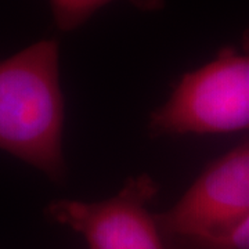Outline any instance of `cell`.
Segmentation results:
<instances>
[{"label":"cell","instance_id":"1","mask_svg":"<svg viewBox=\"0 0 249 249\" xmlns=\"http://www.w3.org/2000/svg\"><path fill=\"white\" fill-rule=\"evenodd\" d=\"M62 133L58 42L39 40L0 60V150L61 181Z\"/></svg>","mask_w":249,"mask_h":249},{"label":"cell","instance_id":"2","mask_svg":"<svg viewBox=\"0 0 249 249\" xmlns=\"http://www.w3.org/2000/svg\"><path fill=\"white\" fill-rule=\"evenodd\" d=\"M154 136L220 134L249 130V29L241 47H224L184 73L169 98L151 114Z\"/></svg>","mask_w":249,"mask_h":249},{"label":"cell","instance_id":"3","mask_svg":"<svg viewBox=\"0 0 249 249\" xmlns=\"http://www.w3.org/2000/svg\"><path fill=\"white\" fill-rule=\"evenodd\" d=\"M249 214V137L213 160L169 211L155 214L168 249L213 240Z\"/></svg>","mask_w":249,"mask_h":249},{"label":"cell","instance_id":"4","mask_svg":"<svg viewBox=\"0 0 249 249\" xmlns=\"http://www.w3.org/2000/svg\"><path fill=\"white\" fill-rule=\"evenodd\" d=\"M158 190L151 176L140 175L109 199L55 201L46 213L79 232L89 249H168L155 214L148 211Z\"/></svg>","mask_w":249,"mask_h":249},{"label":"cell","instance_id":"5","mask_svg":"<svg viewBox=\"0 0 249 249\" xmlns=\"http://www.w3.org/2000/svg\"><path fill=\"white\" fill-rule=\"evenodd\" d=\"M115 0H49L55 27L62 32H71L85 22L93 14ZM142 11H158L165 7V0H127Z\"/></svg>","mask_w":249,"mask_h":249},{"label":"cell","instance_id":"6","mask_svg":"<svg viewBox=\"0 0 249 249\" xmlns=\"http://www.w3.org/2000/svg\"><path fill=\"white\" fill-rule=\"evenodd\" d=\"M178 249H249V214L217 238Z\"/></svg>","mask_w":249,"mask_h":249}]
</instances>
